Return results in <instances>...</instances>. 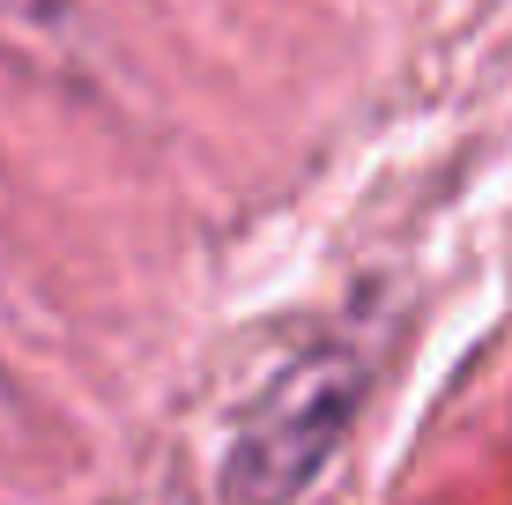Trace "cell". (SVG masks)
Returning <instances> with one entry per match:
<instances>
[{
	"mask_svg": "<svg viewBox=\"0 0 512 505\" xmlns=\"http://www.w3.org/2000/svg\"><path fill=\"white\" fill-rule=\"evenodd\" d=\"M372 394V364L357 342H305L268 372V387L238 409L216 461L223 505H305L334 454L349 446Z\"/></svg>",
	"mask_w": 512,
	"mask_h": 505,
	"instance_id": "1",
	"label": "cell"
},
{
	"mask_svg": "<svg viewBox=\"0 0 512 505\" xmlns=\"http://www.w3.org/2000/svg\"><path fill=\"white\" fill-rule=\"evenodd\" d=\"M0 45L60 60V52L75 45V8H67V0H0Z\"/></svg>",
	"mask_w": 512,
	"mask_h": 505,
	"instance_id": "2",
	"label": "cell"
},
{
	"mask_svg": "<svg viewBox=\"0 0 512 505\" xmlns=\"http://www.w3.org/2000/svg\"><path fill=\"white\" fill-rule=\"evenodd\" d=\"M23 439H30V409H23V394H15V379L0 372V454L23 446Z\"/></svg>",
	"mask_w": 512,
	"mask_h": 505,
	"instance_id": "3",
	"label": "cell"
},
{
	"mask_svg": "<svg viewBox=\"0 0 512 505\" xmlns=\"http://www.w3.org/2000/svg\"><path fill=\"white\" fill-rule=\"evenodd\" d=\"M127 505H193L186 491H141V498H127Z\"/></svg>",
	"mask_w": 512,
	"mask_h": 505,
	"instance_id": "4",
	"label": "cell"
}]
</instances>
